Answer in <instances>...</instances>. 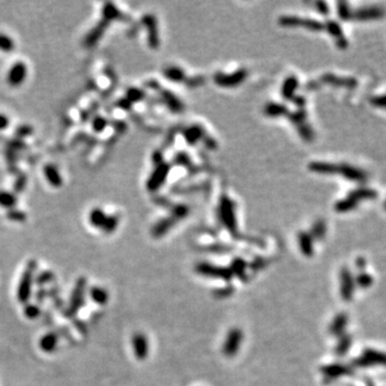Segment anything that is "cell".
<instances>
[{
    "label": "cell",
    "mask_w": 386,
    "mask_h": 386,
    "mask_svg": "<svg viewBox=\"0 0 386 386\" xmlns=\"http://www.w3.org/2000/svg\"><path fill=\"white\" fill-rule=\"evenodd\" d=\"M309 168L314 173L325 174V175H340L350 182L363 184L368 179V174L362 168L354 165L342 163V165H334V163L325 162H312Z\"/></svg>",
    "instance_id": "cell-1"
},
{
    "label": "cell",
    "mask_w": 386,
    "mask_h": 386,
    "mask_svg": "<svg viewBox=\"0 0 386 386\" xmlns=\"http://www.w3.org/2000/svg\"><path fill=\"white\" fill-rule=\"evenodd\" d=\"M378 197V192L371 188H357L353 190L347 195L346 199L339 201L335 206V209L338 213H347L355 209L357 205L362 201L366 200H375Z\"/></svg>",
    "instance_id": "cell-2"
},
{
    "label": "cell",
    "mask_w": 386,
    "mask_h": 386,
    "mask_svg": "<svg viewBox=\"0 0 386 386\" xmlns=\"http://www.w3.org/2000/svg\"><path fill=\"white\" fill-rule=\"evenodd\" d=\"M219 214H220V218L222 222H223V224L225 225L226 229L230 231L231 234L235 235L237 232V225H236L233 203H232L226 197H223V199L221 200Z\"/></svg>",
    "instance_id": "cell-3"
},
{
    "label": "cell",
    "mask_w": 386,
    "mask_h": 386,
    "mask_svg": "<svg viewBox=\"0 0 386 386\" xmlns=\"http://www.w3.org/2000/svg\"><path fill=\"white\" fill-rule=\"evenodd\" d=\"M195 271H197L199 274L203 275V276L211 277V278H220L226 280V281H229V280H231L232 277H233V274H232L230 268L219 267L216 265H211V264L208 263L198 264L197 267H195Z\"/></svg>",
    "instance_id": "cell-4"
},
{
    "label": "cell",
    "mask_w": 386,
    "mask_h": 386,
    "mask_svg": "<svg viewBox=\"0 0 386 386\" xmlns=\"http://www.w3.org/2000/svg\"><path fill=\"white\" fill-rule=\"evenodd\" d=\"M385 15V11L380 7H366L357 10H351L350 20H361V22H367V20H375L382 18Z\"/></svg>",
    "instance_id": "cell-5"
},
{
    "label": "cell",
    "mask_w": 386,
    "mask_h": 386,
    "mask_svg": "<svg viewBox=\"0 0 386 386\" xmlns=\"http://www.w3.org/2000/svg\"><path fill=\"white\" fill-rule=\"evenodd\" d=\"M242 341V331L239 329H233L229 331L223 346V354L227 357H233Z\"/></svg>",
    "instance_id": "cell-6"
},
{
    "label": "cell",
    "mask_w": 386,
    "mask_h": 386,
    "mask_svg": "<svg viewBox=\"0 0 386 386\" xmlns=\"http://www.w3.org/2000/svg\"><path fill=\"white\" fill-rule=\"evenodd\" d=\"M26 75H27V67L24 62L18 61L14 63L9 70L7 80L11 86H18L25 81Z\"/></svg>",
    "instance_id": "cell-7"
},
{
    "label": "cell",
    "mask_w": 386,
    "mask_h": 386,
    "mask_svg": "<svg viewBox=\"0 0 386 386\" xmlns=\"http://www.w3.org/2000/svg\"><path fill=\"white\" fill-rule=\"evenodd\" d=\"M325 30H327V33L336 40V44L339 49H347L348 40L346 39L345 35H343V31L339 24L335 22V20H329L325 24Z\"/></svg>",
    "instance_id": "cell-8"
},
{
    "label": "cell",
    "mask_w": 386,
    "mask_h": 386,
    "mask_svg": "<svg viewBox=\"0 0 386 386\" xmlns=\"http://www.w3.org/2000/svg\"><path fill=\"white\" fill-rule=\"evenodd\" d=\"M132 346H133V351L136 358L144 359L148 355V340L147 338L139 332L135 334L133 339H132Z\"/></svg>",
    "instance_id": "cell-9"
},
{
    "label": "cell",
    "mask_w": 386,
    "mask_h": 386,
    "mask_svg": "<svg viewBox=\"0 0 386 386\" xmlns=\"http://www.w3.org/2000/svg\"><path fill=\"white\" fill-rule=\"evenodd\" d=\"M323 80L331 85L346 87V88H355L357 86V81L352 77H339L336 75H325Z\"/></svg>",
    "instance_id": "cell-10"
},
{
    "label": "cell",
    "mask_w": 386,
    "mask_h": 386,
    "mask_svg": "<svg viewBox=\"0 0 386 386\" xmlns=\"http://www.w3.org/2000/svg\"><path fill=\"white\" fill-rule=\"evenodd\" d=\"M30 267L27 272L24 274V277L20 281L19 289H18V298L20 301L27 300L30 294V287H31V271Z\"/></svg>",
    "instance_id": "cell-11"
},
{
    "label": "cell",
    "mask_w": 386,
    "mask_h": 386,
    "mask_svg": "<svg viewBox=\"0 0 386 386\" xmlns=\"http://www.w3.org/2000/svg\"><path fill=\"white\" fill-rule=\"evenodd\" d=\"M298 244L301 252L304 253L306 257H311L313 253V245H312V237L310 234L301 232L298 235Z\"/></svg>",
    "instance_id": "cell-12"
},
{
    "label": "cell",
    "mask_w": 386,
    "mask_h": 386,
    "mask_svg": "<svg viewBox=\"0 0 386 386\" xmlns=\"http://www.w3.org/2000/svg\"><path fill=\"white\" fill-rule=\"evenodd\" d=\"M44 174H45L47 182H49L50 184H52L53 187L61 186V184H62L61 175L54 165H46L44 167Z\"/></svg>",
    "instance_id": "cell-13"
},
{
    "label": "cell",
    "mask_w": 386,
    "mask_h": 386,
    "mask_svg": "<svg viewBox=\"0 0 386 386\" xmlns=\"http://www.w3.org/2000/svg\"><path fill=\"white\" fill-rule=\"evenodd\" d=\"M245 77H246V72L245 71H239V72L235 73L234 75H229V76L221 75V76L216 77V82L218 83V84H220V85H223V86L235 85V84L241 83L242 81L245 80Z\"/></svg>",
    "instance_id": "cell-14"
},
{
    "label": "cell",
    "mask_w": 386,
    "mask_h": 386,
    "mask_svg": "<svg viewBox=\"0 0 386 386\" xmlns=\"http://www.w3.org/2000/svg\"><path fill=\"white\" fill-rule=\"evenodd\" d=\"M174 223H175V220H174L173 218L162 219L161 221L158 222L155 226H153L151 233L155 237H161L162 235H165L166 232L171 229V227L174 225Z\"/></svg>",
    "instance_id": "cell-15"
},
{
    "label": "cell",
    "mask_w": 386,
    "mask_h": 386,
    "mask_svg": "<svg viewBox=\"0 0 386 386\" xmlns=\"http://www.w3.org/2000/svg\"><path fill=\"white\" fill-rule=\"evenodd\" d=\"M105 220H107V216L103 213L102 209L100 208H93L89 215V221H91L92 225L96 227H102Z\"/></svg>",
    "instance_id": "cell-16"
},
{
    "label": "cell",
    "mask_w": 386,
    "mask_h": 386,
    "mask_svg": "<svg viewBox=\"0 0 386 386\" xmlns=\"http://www.w3.org/2000/svg\"><path fill=\"white\" fill-rule=\"evenodd\" d=\"M341 279H342V287H341L342 296L346 299H349L351 297L352 294V280L350 277V274H349V272L346 271V269L342 272Z\"/></svg>",
    "instance_id": "cell-17"
},
{
    "label": "cell",
    "mask_w": 386,
    "mask_h": 386,
    "mask_svg": "<svg viewBox=\"0 0 386 386\" xmlns=\"http://www.w3.org/2000/svg\"><path fill=\"white\" fill-rule=\"evenodd\" d=\"M107 25H108V20H104V22H101L97 26L96 28H94L92 31L91 34L88 35L87 39H86V44L88 46H91V45L96 43V42L99 40L100 37H101V35L103 34V31H104L105 27H107Z\"/></svg>",
    "instance_id": "cell-18"
},
{
    "label": "cell",
    "mask_w": 386,
    "mask_h": 386,
    "mask_svg": "<svg viewBox=\"0 0 386 386\" xmlns=\"http://www.w3.org/2000/svg\"><path fill=\"white\" fill-rule=\"evenodd\" d=\"M246 267L247 264L244 260H241V258H235V260L232 262L230 269L232 274L239 276L240 279H244L246 276Z\"/></svg>",
    "instance_id": "cell-19"
},
{
    "label": "cell",
    "mask_w": 386,
    "mask_h": 386,
    "mask_svg": "<svg viewBox=\"0 0 386 386\" xmlns=\"http://www.w3.org/2000/svg\"><path fill=\"white\" fill-rule=\"evenodd\" d=\"M18 200L15 195L8 191H0V206L4 208H13Z\"/></svg>",
    "instance_id": "cell-20"
},
{
    "label": "cell",
    "mask_w": 386,
    "mask_h": 386,
    "mask_svg": "<svg viewBox=\"0 0 386 386\" xmlns=\"http://www.w3.org/2000/svg\"><path fill=\"white\" fill-rule=\"evenodd\" d=\"M144 22L148 26V28H149V34H150L149 35V43L152 47H157L158 43H159V40H158L156 24H155V22H153V18L147 17L146 18H144Z\"/></svg>",
    "instance_id": "cell-21"
},
{
    "label": "cell",
    "mask_w": 386,
    "mask_h": 386,
    "mask_svg": "<svg viewBox=\"0 0 386 386\" xmlns=\"http://www.w3.org/2000/svg\"><path fill=\"white\" fill-rule=\"evenodd\" d=\"M91 296L93 301H96L98 304H105L108 301L109 295L107 291L102 288H93L92 289Z\"/></svg>",
    "instance_id": "cell-22"
},
{
    "label": "cell",
    "mask_w": 386,
    "mask_h": 386,
    "mask_svg": "<svg viewBox=\"0 0 386 386\" xmlns=\"http://www.w3.org/2000/svg\"><path fill=\"white\" fill-rule=\"evenodd\" d=\"M56 343H57V339H56V336L53 335V334H49L44 336L42 338L41 341H40V346L42 350H44L46 352L54 350L55 347H56Z\"/></svg>",
    "instance_id": "cell-23"
},
{
    "label": "cell",
    "mask_w": 386,
    "mask_h": 386,
    "mask_svg": "<svg viewBox=\"0 0 386 386\" xmlns=\"http://www.w3.org/2000/svg\"><path fill=\"white\" fill-rule=\"evenodd\" d=\"M14 41L10 37L0 34V50L10 53L14 50Z\"/></svg>",
    "instance_id": "cell-24"
},
{
    "label": "cell",
    "mask_w": 386,
    "mask_h": 386,
    "mask_svg": "<svg viewBox=\"0 0 386 386\" xmlns=\"http://www.w3.org/2000/svg\"><path fill=\"white\" fill-rule=\"evenodd\" d=\"M103 15H104V19L105 20H110V19H114L117 17H119V12L117 8H116L114 4L112 3H107L105 4V7L103 8Z\"/></svg>",
    "instance_id": "cell-25"
},
{
    "label": "cell",
    "mask_w": 386,
    "mask_h": 386,
    "mask_svg": "<svg viewBox=\"0 0 386 386\" xmlns=\"http://www.w3.org/2000/svg\"><path fill=\"white\" fill-rule=\"evenodd\" d=\"M117 225H118V217L110 216V217H107V220H105L102 229L105 233H112L116 227H117Z\"/></svg>",
    "instance_id": "cell-26"
},
{
    "label": "cell",
    "mask_w": 386,
    "mask_h": 386,
    "mask_svg": "<svg viewBox=\"0 0 386 386\" xmlns=\"http://www.w3.org/2000/svg\"><path fill=\"white\" fill-rule=\"evenodd\" d=\"M346 322H347L346 315H343V314L338 315L336 320L334 321V323H332V325H331L332 334H339V332H341L342 330L345 329Z\"/></svg>",
    "instance_id": "cell-27"
},
{
    "label": "cell",
    "mask_w": 386,
    "mask_h": 386,
    "mask_svg": "<svg viewBox=\"0 0 386 386\" xmlns=\"http://www.w3.org/2000/svg\"><path fill=\"white\" fill-rule=\"evenodd\" d=\"M166 76L170 78L172 81H175V82H179V81H184V74L182 70H179L177 68H170L167 71H165Z\"/></svg>",
    "instance_id": "cell-28"
},
{
    "label": "cell",
    "mask_w": 386,
    "mask_h": 386,
    "mask_svg": "<svg viewBox=\"0 0 386 386\" xmlns=\"http://www.w3.org/2000/svg\"><path fill=\"white\" fill-rule=\"evenodd\" d=\"M351 9L349 8L347 2H338V15L343 20H350Z\"/></svg>",
    "instance_id": "cell-29"
},
{
    "label": "cell",
    "mask_w": 386,
    "mask_h": 386,
    "mask_svg": "<svg viewBox=\"0 0 386 386\" xmlns=\"http://www.w3.org/2000/svg\"><path fill=\"white\" fill-rule=\"evenodd\" d=\"M325 234V224L324 222L319 221L315 222V224L312 226V231H311V237H314V239H321Z\"/></svg>",
    "instance_id": "cell-30"
},
{
    "label": "cell",
    "mask_w": 386,
    "mask_h": 386,
    "mask_svg": "<svg viewBox=\"0 0 386 386\" xmlns=\"http://www.w3.org/2000/svg\"><path fill=\"white\" fill-rule=\"evenodd\" d=\"M323 371L325 372V374L331 375V377H337V375L345 373L346 369L341 366H337L336 365V366H331V367L324 368Z\"/></svg>",
    "instance_id": "cell-31"
},
{
    "label": "cell",
    "mask_w": 386,
    "mask_h": 386,
    "mask_svg": "<svg viewBox=\"0 0 386 386\" xmlns=\"http://www.w3.org/2000/svg\"><path fill=\"white\" fill-rule=\"evenodd\" d=\"M107 126H108L107 119L103 118V117H100V116H98V117L94 118L93 121H92V128H93L94 131H97V132L103 131Z\"/></svg>",
    "instance_id": "cell-32"
},
{
    "label": "cell",
    "mask_w": 386,
    "mask_h": 386,
    "mask_svg": "<svg viewBox=\"0 0 386 386\" xmlns=\"http://www.w3.org/2000/svg\"><path fill=\"white\" fill-rule=\"evenodd\" d=\"M143 97H144V93H143L139 89H135V88H131L130 91L128 92V96H127V100L131 103V102H134V101H139Z\"/></svg>",
    "instance_id": "cell-33"
},
{
    "label": "cell",
    "mask_w": 386,
    "mask_h": 386,
    "mask_svg": "<svg viewBox=\"0 0 386 386\" xmlns=\"http://www.w3.org/2000/svg\"><path fill=\"white\" fill-rule=\"evenodd\" d=\"M370 102L373 105V107L381 108V109H386V94L383 96H377L370 99Z\"/></svg>",
    "instance_id": "cell-34"
},
{
    "label": "cell",
    "mask_w": 386,
    "mask_h": 386,
    "mask_svg": "<svg viewBox=\"0 0 386 386\" xmlns=\"http://www.w3.org/2000/svg\"><path fill=\"white\" fill-rule=\"evenodd\" d=\"M8 218L13 221H23L26 218V215L23 213V211L12 209L8 213Z\"/></svg>",
    "instance_id": "cell-35"
},
{
    "label": "cell",
    "mask_w": 386,
    "mask_h": 386,
    "mask_svg": "<svg viewBox=\"0 0 386 386\" xmlns=\"http://www.w3.org/2000/svg\"><path fill=\"white\" fill-rule=\"evenodd\" d=\"M232 293H233V288L226 287V288H223V289L217 290L214 295L216 296V297L222 298V297H227V296H230Z\"/></svg>",
    "instance_id": "cell-36"
},
{
    "label": "cell",
    "mask_w": 386,
    "mask_h": 386,
    "mask_svg": "<svg viewBox=\"0 0 386 386\" xmlns=\"http://www.w3.org/2000/svg\"><path fill=\"white\" fill-rule=\"evenodd\" d=\"M316 8H318V11L322 14H329L330 13V9L329 6H327V3L325 2H318L316 3Z\"/></svg>",
    "instance_id": "cell-37"
},
{
    "label": "cell",
    "mask_w": 386,
    "mask_h": 386,
    "mask_svg": "<svg viewBox=\"0 0 386 386\" xmlns=\"http://www.w3.org/2000/svg\"><path fill=\"white\" fill-rule=\"evenodd\" d=\"M38 313H39V309L37 308L36 306H30L28 307V309L26 310V314H27V316H29V318H35Z\"/></svg>",
    "instance_id": "cell-38"
},
{
    "label": "cell",
    "mask_w": 386,
    "mask_h": 386,
    "mask_svg": "<svg viewBox=\"0 0 386 386\" xmlns=\"http://www.w3.org/2000/svg\"><path fill=\"white\" fill-rule=\"evenodd\" d=\"M8 126H9V119L4 115L0 114V130L6 129Z\"/></svg>",
    "instance_id": "cell-39"
},
{
    "label": "cell",
    "mask_w": 386,
    "mask_h": 386,
    "mask_svg": "<svg viewBox=\"0 0 386 386\" xmlns=\"http://www.w3.org/2000/svg\"><path fill=\"white\" fill-rule=\"evenodd\" d=\"M264 266V261L263 260H261V258H257V260H256L255 262L252 263V268L253 269H260L261 267H263Z\"/></svg>",
    "instance_id": "cell-40"
},
{
    "label": "cell",
    "mask_w": 386,
    "mask_h": 386,
    "mask_svg": "<svg viewBox=\"0 0 386 386\" xmlns=\"http://www.w3.org/2000/svg\"><path fill=\"white\" fill-rule=\"evenodd\" d=\"M19 129H20V130H18L19 135L25 136V135L31 133V128H29V127H22V128H19Z\"/></svg>",
    "instance_id": "cell-41"
},
{
    "label": "cell",
    "mask_w": 386,
    "mask_h": 386,
    "mask_svg": "<svg viewBox=\"0 0 386 386\" xmlns=\"http://www.w3.org/2000/svg\"><path fill=\"white\" fill-rule=\"evenodd\" d=\"M384 208L386 209V201H385V203H384Z\"/></svg>",
    "instance_id": "cell-42"
}]
</instances>
